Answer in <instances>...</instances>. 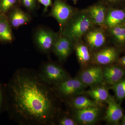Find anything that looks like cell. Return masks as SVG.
Masks as SVG:
<instances>
[{"label": "cell", "mask_w": 125, "mask_h": 125, "mask_svg": "<svg viewBox=\"0 0 125 125\" xmlns=\"http://www.w3.org/2000/svg\"><path fill=\"white\" fill-rule=\"evenodd\" d=\"M5 88L6 109L11 119L21 125L54 124L57 113L54 90L37 71L17 70Z\"/></svg>", "instance_id": "cell-1"}, {"label": "cell", "mask_w": 125, "mask_h": 125, "mask_svg": "<svg viewBox=\"0 0 125 125\" xmlns=\"http://www.w3.org/2000/svg\"><path fill=\"white\" fill-rule=\"evenodd\" d=\"M94 26L85 10H76L60 33L75 42Z\"/></svg>", "instance_id": "cell-2"}, {"label": "cell", "mask_w": 125, "mask_h": 125, "mask_svg": "<svg viewBox=\"0 0 125 125\" xmlns=\"http://www.w3.org/2000/svg\"><path fill=\"white\" fill-rule=\"evenodd\" d=\"M37 72L40 78L51 86L56 85L70 78L62 67L52 62L43 63Z\"/></svg>", "instance_id": "cell-3"}, {"label": "cell", "mask_w": 125, "mask_h": 125, "mask_svg": "<svg viewBox=\"0 0 125 125\" xmlns=\"http://www.w3.org/2000/svg\"><path fill=\"white\" fill-rule=\"evenodd\" d=\"M60 34L52 30L40 27L34 33V42L40 51L44 54H48L52 51L54 44Z\"/></svg>", "instance_id": "cell-4"}, {"label": "cell", "mask_w": 125, "mask_h": 125, "mask_svg": "<svg viewBox=\"0 0 125 125\" xmlns=\"http://www.w3.org/2000/svg\"><path fill=\"white\" fill-rule=\"evenodd\" d=\"M87 87L79 78L70 77L52 88L58 95L67 98L81 93Z\"/></svg>", "instance_id": "cell-5"}, {"label": "cell", "mask_w": 125, "mask_h": 125, "mask_svg": "<svg viewBox=\"0 0 125 125\" xmlns=\"http://www.w3.org/2000/svg\"><path fill=\"white\" fill-rule=\"evenodd\" d=\"M76 10L62 0H55L50 15L58 22L61 31Z\"/></svg>", "instance_id": "cell-6"}, {"label": "cell", "mask_w": 125, "mask_h": 125, "mask_svg": "<svg viewBox=\"0 0 125 125\" xmlns=\"http://www.w3.org/2000/svg\"><path fill=\"white\" fill-rule=\"evenodd\" d=\"M106 30L101 27H94L85 34V43L90 50L98 51L105 45L108 36Z\"/></svg>", "instance_id": "cell-7"}, {"label": "cell", "mask_w": 125, "mask_h": 125, "mask_svg": "<svg viewBox=\"0 0 125 125\" xmlns=\"http://www.w3.org/2000/svg\"><path fill=\"white\" fill-rule=\"evenodd\" d=\"M119 49L115 47H107L94 52L92 60L95 64L109 65L117 62L119 58Z\"/></svg>", "instance_id": "cell-8"}, {"label": "cell", "mask_w": 125, "mask_h": 125, "mask_svg": "<svg viewBox=\"0 0 125 125\" xmlns=\"http://www.w3.org/2000/svg\"><path fill=\"white\" fill-rule=\"evenodd\" d=\"M79 78L87 86H96L104 80L103 70L100 66H91L82 71Z\"/></svg>", "instance_id": "cell-9"}, {"label": "cell", "mask_w": 125, "mask_h": 125, "mask_svg": "<svg viewBox=\"0 0 125 125\" xmlns=\"http://www.w3.org/2000/svg\"><path fill=\"white\" fill-rule=\"evenodd\" d=\"M74 44L73 41L60 33L52 52L58 57L59 60L64 61L71 54L74 49Z\"/></svg>", "instance_id": "cell-10"}, {"label": "cell", "mask_w": 125, "mask_h": 125, "mask_svg": "<svg viewBox=\"0 0 125 125\" xmlns=\"http://www.w3.org/2000/svg\"><path fill=\"white\" fill-rule=\"evenodd\" d=\"M107 104L104 119L108 123L114 125H118L123 117V112L120 104L114 97L109 96L106 101Z\"/></svg>", "instance_id": "cell-11"}, {"label": "cell", "mask_w": 125, "mask_h": 125, "mask_svg": "<svg viewBox=\"0 0 125 125\" xmlns=\"http://www.w3.org/2000/svg\"><path fill=\"white\" fill-rule=\"evenodd\" d=\"M108 8L102 2L93 5L84 9L94 26L104 29Z\"/></svg>", "instance_id": "cell-12"}, {"label": "cell", "mask_w": 125, "mask_h": 125, "mask_svg": "<svg viewBox=\"0 0 125 125\" xmlns=\"http://www.w3.org/2000/svg\"><path fill=\"white\" fill-rule=\"evenodd\" d=\"M100 109L97 107L76 109L75 118L78 123L83 125H92L97 121Z\"/></svg>", "instance_id": "cell-13"}, {"label": "cell", "mask_w": 125, "mask_h": 125, "mask_svg": "<svg viewBox=\"0 0 125 125\" xmlns=\"http://www.w3.org/2000/svg\"><path fill=\"white\" fill-rule=\"evenodd\" d=\"M125 24V8H108L104 29L106 30Z\"/></svg>", "instance_id": "cell-14"}, {"label": "cell", "mask_w": 125, "mask_h": 125, "mask_svg": "<svg viewBox=\"0 0 125 125\" xmlns=\"http://www.w3.org/2000/svg\"><path fill=\"white\" fill-rule=\"evenodd\" d=\"M7 15L11 28L17 29L29 22L31 20L30 14L18 8H14Z\"/></svg>", "instance_id": "cell-15"}, {"label": "cell", "mask_w": 125, "mask_h": 125, "mask_svg": "<svg viewBox=\"0 0 125 125\" xmlns=\"http://www.w3.org/2000/svg\"><path fill=\"white\" fill-rule=\"evenodd\" d=\"M103 75L107 83L113 86L125 78V69L118 65L108 66L103 70Z\"/></svg>", "instance_id": "cell-16"}, {"label": "cell", "mask_w": 125, "mask_h": 125, "mask_svg": "<svg viewBox=\"0 0 125 125\" xmlns=\"http://www.w3.org/2000/svg\"><path fill=\"white\" fill-rule=\"evenodd\" d=\"M108 36L115 45L120 49H125V24L106 30Z\"/></svg>", "instance_id": "cell-17"}, {"label": "cell", "mask_w": 125, "mask_h": 125, "mask_svg": "<svg viewBox=\"0 0 125 125\" xmlns=\"http://www.w3.org/2000/svg\"><path fill=\"white\" fill-rule=\"evenodd\" d=\"M80 40L74 42V49L78 61L83 67H86L92 60L90 49Z\"/></svg>", "instance_id": "cell-18"}, {"label": "cell", "mask_w": 125, "mask_h": 125, "mask_svg": "<svg viewBox=\"0 0 125 125\" xmlns=\"http://www.w3.org/2000/svg\"><path fill=\"white\" fill-rule=\"evenodd\" d=\"M11 27L6 15H0V41L3 43L11 42L13 36Z\"/></svg>", "instance_id": "cell-19"}, {"label": "cell", "mask_w": 125, "mask_h": 125, "mask_svg": "<svg viewBox=\"0 0 125 125\" xmlns=\"http://www.w3.org/2000/svg\"><path fill=\"white\" fill-rule=\"evenodd\" d=\"M87 94L96 102H106L110 95L108 90L103 86H94L87 91Z\"/></svg>", "instance_id": "cell-20"}, {"label": "cell", "mask_w": 125, "mask_h": 125, "mask_svg": "<svg viewBox=\"0 0 125 125\" xmlns=\"http://www.w3.org/2000/svg\"><path fill=\"white\" fill-rule=\"evenodd\" d=\"M70 104L75 109H85L97 107V103L84 96H78L71 100Z\"/></svg>", "instance_id": "cell-21"}, {"label": "cell", "mask_w": 125, "mask_h": 125, "mask_svg": "<svg viewBox=\"0 0 125 125\" xmlns=\"http://www.w3.org/2000/svg\"><path fill=\"white\" fill-rule=\"evenodd\" d=\"M112 88L115 94L116 99L120 104L125 99V78L112 86Z\"/></svg>", "instance_id": "cell-22"}, {"label": "cell", "mask_w": 125, "mask_h": 125, "mask_svg": "<svg viewBox=\"0 0 125 125\" xmlns=\"http://www.w3.org/2000/svg\"><path fill=\"white\" fill-rule=\"evenodd\" d=\"M17 0H0V5L2 14L7 15L9 11L13 9Z\"/></svg>", "instance_id": "cell-23"}, {"label": "cell", "mask_w": 125, "mask_h": 125, "mask_svg": "<svg viewBox=\"0 0 125 125\" xmlns=\"http://www.w3.org/2000/svg\"><path fill=\"white\" fill-rule=\"evenodd\" d=\"M103 4L108 8H125V0H102Z\"/></svg>", "instance_id": "cell-24"}, {"label": "cell", "mask_w": 125, "mask_h": 125, "mask_svg": "<svg viewBox=\"0 0 125 125\" xmlns=\"http://www.w3.org/2000/svg\"><path fill=\"white\" fill-rule=\"evenodd\" d=\"M6 101L5 86L0 83V113L4 108L6 109Z\"/></svg>", "instance_id": "cell-25"}, {"label": "cell", "mask_w": 125, "mask_h": 125, "mask_svg": "<svg viewBox=\"0 0 125 125\" xmlns=\"http://www.w3.org/2000/svg\"><path fill=\"white\" fill-rule=\"evenodd\" d=\"M57 122L58 125H76L78 123L75 119L66 116L57 119Z\"/></svg>", "instance_id": "cell-26"}, {"label": "cell", "mask_w": 125, "mask_h": 125, "mask_svg": "<svg viewBox=\"0 0 125 125\" xmlns=\"http://www.w3.org/2000/svg\"><path fill=\"white\" fill-rule=\"evenodd\" d=\"M24 7L30 11H33L36 7V0H22Z\"/></svg>", "instance_id": "cell-27"}, {"label": "cell", "mask_w": 125, "mask_h": 125, "mask_svg": "<svg viewBox=\"0 0 125 125\" xmlns=\"http://www.w3.org/2000/svg\"><path fill=\"white\" fill-rule=\"evenodd\" d=\"M38 1L44 6V13L47 10L48 7L52 5V0H38Z\"/></svg>", "instance_id": "cell-28"}, {"label": "cell", "mask_w": 125, "mask_h": 125, "mask_svg": "<svg viewBox=\"0 0 125 125\" xmlns=\"http://www.w3.org/2000/svg\"><path fill=\"white\" fill-rule=\"evenodd\" d=\"M116 62L118 65L125 69V55L122 57H119Z\"/></svg>", "instance_id": "cell-29"}, {"label": "cell", "mask_w": 125, "mask_h": 125, "mask_svg": "<svg viewBox=\"0 0 125 125\" xmlns=\"http://www.w3.org/2000/svg\"><path fill=\"white\" fill-rule=\"evenodd\" d=\"M121 122V125H125V114L123 115V117L122 118Z\"/></svg>", "instance_id": "cell-30"}, {"label": "cell", "mask_w": 125, "mask_h": 125, "mask_svg": "<svg viewBox=\"0 0 125 125\" xmlns=\"http://www.w3.org/2000/svg\"><path fill=\"white\" fill-rule=\"evenodd\" d=\"M2 14V12H1V10L0 9V15L1 14Z\"/></svg>", "instance_id": "cell-31"}, {"label": "cell", "mask_w": 125, "mask_h": 125, "mask_svg": "<svg viewBox=\"0 0 125 125\" xmlns=\"http://www.w3.org/2000/svg\"><path fill=\"white\" fill-rule=\"evenodd\" d=\"M72 0L75 3L76 1H77V0Z\"/></svg>", "instance_id": "cell-32"}, {"label": "cell", "mask_w": 125, "mask_h": 125, "mask_svg": "<svg viewBox=\"0 0 125 125\" xmlns=\"http://www.w3.org/2000/svg\"><path fill=\"white\" fill-rule=\"evenodd\" d=\"M1 43V42L0 41V44Z\"/></svg>", "instance_id": "cell-33"}]
</instances>
